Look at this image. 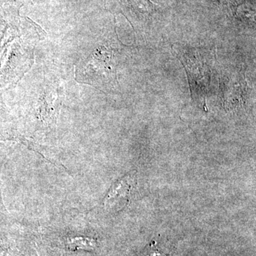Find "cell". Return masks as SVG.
I'll return each mask as SVG.
<instances>
[{
    "label": "cell",
    "instance_id": "3957f363",
    "mask_svg": "<svg viewBox=\"0 0 256 256\" xmlns=\"http://www.w3.org/2000/svg\"><path fill=\"white\" fill-rule=\"evenodd\" d=\"M69 246L75 248L92 249L96 247L95 240L89 238H74V240H69Z\"/></svg>",
    "mask_w": 256,
    "mask_h": 256
},
{
    "label": "cell",
    "instance_id": "277c9868",
    "mask_svg": "<svg viewBox=\"0 0 256 256\" xmlns=\"http://www.w3.org/2000/svg\"><path fill=\"white\" fill-rule=\"evenodd\" d=\"M140 256H169L158 247L156 242H152L144 248Z\"/></svg>",
    "mask_w": 256,
    "mask_h": 256
},
{
    "label": "cell",
    "instance_id": "6da1fadb",
    "mask_svg": "<svg viewBox=\"0 0 256 256\" xmlns=\"http://www.w3.org/2000/svg\"><path fill=\"white\" fill-rule=\"evenodd\" d=\"M112 53L105 47L94 52L82 70V78L94 86H104L116 80V72L112 65Z\"/></svg>",
    "mask_w": 256,
    "mask_h": 256
},
{
    "label": "cell",
    "instance_id": "7a4b0ae2",
    "mask_svg": "<svg viewBox=\"0 0 256 256\" xmlns=\"http://www.w3.org/2000/svg\"><path fill=\"white\" fill-rule=\"evenodd\" d=\"M132 180L130 176H127L114 184L109 192L108 195L106 197V206L110 208L116 206L121 207L120 204H124V201L127 202L131 188L130 182Z\"/></svg>",
    "mask_w": 256,
    "mask_h": 256
}]
</instances>
